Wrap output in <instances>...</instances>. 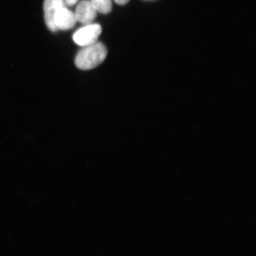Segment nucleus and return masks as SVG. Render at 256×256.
I'll list each match as a JSON object with an SVG mask.
<instances>
[{"instance_id": "9", "label": "nucleus", "mask_w": 256, "mask_h": 256, "mask_svg": "<svg viewBox=\"0 0 256 256\" xmlns=\"http://www.w3.org/2000/svg\"><path fill=\"white\" fill-rule=\"evenodd\" d=\"M146 1H152V0H146Z\"/></svg>"}, {"instance_id": "4", "label": "nucleus", "mask_w": 256, "mask_h": 256, "mask_svg": "<svg viewBox=\"0 0 256 256\" xmlns=\"http://www.w3.org/2000/svg\"><path fill=\"white\" fill-rule=\"evenodd\" d=\"M74 14L76 20L82 24L88 25L94 21L97 16V12L90 1L83 0L78 4Z\"/></svg>"}, {"instance_id": "8", "label": "nucleus", "mask_w": 256, "mask_h": 256, "mask_svg": "<svg viewBox=\"0 0 256 256\" xmlns=\"http://www.w3.org/2000/svg\"><path fill=\"white\" fill-rule=\"evenodd\" d=\"M115 2L118 4L124 5L130 2V0H114Z\"/></svg>"}, {"instance_id": "2", "label": "nucleus", "mask_w": 256, "mask_h": 256, "mask_svg": "<svg viewBox=\"0 0 256 256\" xmlns=\"http://www.w3.org/2000/svg\"><path fill=\"white\" fill-rule=\"evenodd\" d=\"M102 28L98 24H89L79 28L73 35V40L82 47L96 42L100 36Z\"/></svg>"}, {"instance_id": "1", "label": "nucleus", "mask_w": 256, "mask_h": 256, "mask_svg": "<svg viewBox=\"0 0 256 256\" xmlns=\"http://www.w3.org/2000/svg\"><path fill=\"white\" fill-rule=\"evenodd\" d=\"M107 55L108 50L104 44L96 42L79 51L76 57V66L82 70L94 69L104 62Z\"/></svg>"}, {"instance_id": "5", "label": "nucleus", "mask_w": 256, "mask_h": 256, "mask_svg": "<svg viewBox=\"0 0 256 256\" xmlns=\"http://www.w3.org/2000/svg\"><path fill=\"white\" fill-rule=\"evenodd\" d=\"M76 21L75 14L65 7L60 8L55 17L57 30H69L74 27Z\"/></svg>"}, {"instance_id": "6", "label": "nucleus", "mask_w": 256, "mask_h": 256, "mask_svg": "<svg viewBox=\"0 0 256 256\" xmlns=\"http://www.w3.org/2000/svg\"><path fill=\"white\" fill-rule=\"evenodd\" d=\"M96 12L102 14H108L112 11L111 0H90Z\"/></svg>"}, {"instance_id": "7", "label": "nucleus", "mask_w": 256, "mask_h": 256, "mask_svg": "<svg viewBox=\"0 0 256 256\" xmlns=\"http://www.w3.org/2000/svg\"><path fill=\"white\" fill-rule=\"evenodd\" d=\"M78 0H65L66 4L70 6H72L76 4Z\"/></svg>"}, {"instance_id": "3", "label": "nucleus", "mask_w": 256, "mask_h": 256, "mask_svg": "<svg viewBox=\"0 0 256 256\" xmlns=\"http://www.w3.org/2000/svg\"><path fill=\"white\" fill-rule=\"evenodd\" d=\"M62 7H64L63 0H44V20L48 28L52 32L58 30L55 24V17L57 12Z\"/></svg>"}]
</instances>
